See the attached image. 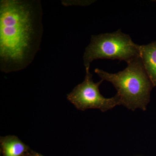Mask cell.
Wrapping results in <instances>:
<instances>
[{"label":"cell","mask_w":156,"mask_h":156,"mask_svg":"<svg viewBox=\"0 0 156 156\" xmlns=\"http://www.w3.org/2000/svg\"><path fill=\"white\" fill-rule=\"evenodd\" d=\"M89 68H86V76L83 83L75 87L67 95L68 100L81 111L87 109H98L105 112L120 105L119 98L117 95L111 98H105L101 94L99 87L103 80L94 83Z\"/></svg>","instance_id":"obj_4"},{"label":"cell","mask_w":156,"mask_h":156,"mask_svg":"<svg viewBox=\"0 0 156 156\" xmlns=\"http://www.w3.org/2000/svg\"><path fill=\"white\" fill-rule=\"evenodd\" d=\"M4 156H25L29 147L14 135L2 136L0 139Z\"/></svg>","instance_id":"obj_6"},{"label":"cell","mask_w":156,"mask_h":156,"mask_svg":"<svg viewBox=\"0 0 156 156\" xmlns=\"http://www.w3.org/2000/svg\"><path fill=\"white\" fill-rule=\"evenodd\" d=\"M140 57L154 87H156V42L140 45Z\"/></svg>","instance_id":"obj_5"},{"label":"cell","mask_w":156,"mask_h":156,"mask_svg":"<svg viewBox=\"0 0 156 156\" xmlns=\"http://www.w3.org/2000/svg\"><path fill=\"white\" fill-rule=\"evenodd\" d=\"M140 56V45L119 30L112 33L92 36L84 52V64L86 68H90L91 62L98 59H118L128 63Z\"/></svg>","instance_id":"obj_3"},{"label":"cell","mask_w":156,"mask_h":156,"mask_svg":"<svg viewBox=\"0 0 156 156\" xmlns=\"http://www.w3.org/2000/svg\"><path fill=\"white\" fill-rule=\"evenodd\" d=\"M41 2L2 0L0 2V65L8 73L25 68L41 44L43 26Z\"/></svg>","instance_id":"obj_1"},{"label":"cell","mask_w":156,"mask_h":156,"mask_svg":"<svg viewBox=\"0 0 156 156\" xmlns=\"http://www.w3.org/2000/svg\"><path fill=\"white\" fill-rule=\"evenodd\" d=\"M25 156H44L41 154L37 153L34 152H32L31 153L26 154Z\"/></svg>","instance_id":"obj_7"},{"label":"cell","mask_w":156,"mask_h":156,"mask_svg":"<svg viewBox=\"0 0 156 156\" xmlns=\"http://www.w3.org/2000/svg\"><path fill=\"white\" fill-rule=\"evenodd\" d=\"M125 69L111 73L95 69V72L103 81L112 83L117 91L120 105L131 110L145 111L154 86L149 78L140 56L128 62Z\"/></svg>","instance_id":"obj_2"}]
</instances>
